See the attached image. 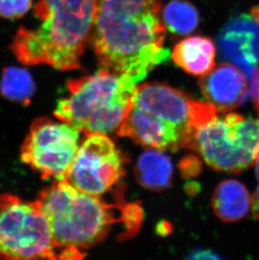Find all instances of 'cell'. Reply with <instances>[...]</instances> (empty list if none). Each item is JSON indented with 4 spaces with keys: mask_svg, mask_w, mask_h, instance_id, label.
I'll return each mask as SVG.
<instances>
[{
    "mask_svg": "<svg viewBox=\"0 0 259 260\" xmlns=\"http://www.w3.org/2000/svg\"><path fill=\"white\" fill-rule=\"evenodd\" d=\"M91 37L101 69L138 82L170 56L160 0H95Z\"/></svg>",
    "mask_w": 259,
    "mask_h": 260,
    "instance_id": "cell-1",
    "label": "cell"
},
{
    "mask_svg": "<svg viewBox=\"0 0 259 260\" xmlns=\"http://www.w3.org/2000/svg\"><path fill=\"white\" fill-rule=\"evenodd\" d=\"M37 202L49 222L57 259L83 258V249L102 242L115 224H125L132 236L142 221V210L136 204L106 203L66 179L43 189Z\"/></svg>",
    "mask_w": 259,
    "mask_h": 260,
    "instance_id": "cell-2",
    "label": "cell"
},
{
    "mask_svg": "<svg viewBox=\"0 0 259 260\" xmlns=\"http://www.w3.org/2000/svg\"><path fill=\"white\" fill-rule=\"evenodd\" d=\"M95 0H39L37 29L21 27L10 49L25 65L47 64L60 71L81 69L80 58L93 29Z\"/></svg>",
    "mask_w": 259,
    "mask_h": 260,
    "instance_id": "cell-3",
    "label": "cell"
},
{
    "mask_svg": "<svg viewBox=\"0 0 259 260\" xmlns=\"http://www.w3.org/2000/svg\"><path fill=\"white\" fill-rule=\"evenodd\" d=\"M209 108V104L191 100L176 88L146 83L136 88L117 134L145 147L175 151L188 144Z\"/></svg>",
    "mask_w": 259,
    "mask_h": 260,
    "instance_id": "cell-4",
    "label": "cell"
},
{
    "mask_svg": "<svg viewBox=\"0 0 259 260\" xmlns=\"http://www.w3.org/2000/svg\"><path fill=\"white\" fill-rule=\"evenodd\" d=\"M139 82L128 74L101 69L68 83L69 94L57 102L54 116L86 134L117 132Z\"/></svg>",
    "mask_w": 259,
    "mask_h": 260,
    "instance_id": "cell-5",
    "label": "cell"
},
{
    "mask_svg": "<svg viewBox=\"0 0 259 260\" xmlns=\"http://www.w3.org/2000/svg\"><path fill=\"white\" fill-rule=\"evenodd\" d=\"M258 144V119L216 114L196 128L186 148L199 152L215 170L240 173L253 165Z\"/></svg>",
    "mask_w": 259,
    "mask_h": 260,
    "instance_id": "cell-6",
    "label": "cell"
},
{
    "mask_svg": "<svg viewBox=\"0 0 259 260\" xmlns=\"http://www.w3.org/2000/svg\"><path fill=\"white\" fill-rule=\"evenodd\" d=\"M0 258L57 259L49 222L37 200L0 196Z\"/></svg>",
    "mask_w": 259,
    "mask_h": 260,
    "instance_id": "cell-7",
    "label": "cell"
},
{
    "mask_svg": "<svg viewBox=\"0 0 259 260\" xmlns=\"http://www.w3.org/2000/svg\"><path fill=\"white\" fill-rule=\"evenodd\" d=\"M79 133L63 121L36 119L21 146V161L39 173L42 179H65L79 147Z\"/></svg>",
    "mask_w": 259,
    "mask_h": 260,
    "instance_id": "cell-8",
    "label": "cell"
},
{
    "mask_svg": "<svg viewBox=\"0 0 259 260\" xmlns=\"http://www.w3.org/2000/svg\"><path fill=\"white\" fill-rule=\"evenodd\" d=\"M124 158L115 143L102 133L87 134L67 174L80 191L101 197L124 174Z\"/></svg>",
    "mask_w": 259,
    "mask_h": 260,
    "instance_id": "cell-9",
    "label": "cell"
},
{
    "mask_svg": "<svg viewBox=\"0 0 259 260\" xmlns=\"http://www.w3.org/2000/svg\"><path fill=\"white\" fill-rule=\"evenodd\" d=\"M218 44L222 57L251 79L259 63V7L232 20Z\"/></svg>",
    "mask_w": 259,
    "mask_h": 260,
    "instance_id": "cell-10",
    "label": "cell"
},
{
    "mask_svg": "<svg viewBox=\"0 0 259 260\" xmlns=\"http://www.w3.org/2000/svg\"><path fill=\"white\" fill-rule=\"evenodd\" d=\"M199 84L207 102L223 113L239 107L247 98V79L231 64L213 68L202 75Z\"/></svg>",
    "mask_w": 259,
    "mask_h": 260,
    "instance_id": "cell-11",
    "label": "cell"
},
{
    "mask_svg": "<svg viewBox=\"0 0 259 260\" xmlns=\"http://www.w3.org/2000/svg\"><path fill=\"white\" fill-rule=\"evenodd\" d=\"M172 57L188 74L204 75L215 67V47L206 37H188L175 46Z\"/></svg>",
    "mask_w": 259,
    "mask_h": 260,
    "instance_id": "cell-12",
    "label": "cell"
},
{
    "mask_svg": "<svg viewBox=\"0 0 259 260\" xmlns=\"http://www.w3.org/2000/svg\"><path fill=\"white\" fill-rule=\"evenodd\" d=\"M212 207L224 221H237L244 218L252 206L247 188L241 182L228 179L221 182L212 197Z\"/></svg>",
    "mask_w": 259,
    "mask_h": 260,
    "instance_id": "cell-13",
    "label": "cell"
},
{
    "mask_svg": "<svg viewBox=\"0 0 259 260\" xmlns=\"http://www.w3.org/2000/svg\"><path fill=\"white\" fill-rule=\"evenodd\" d=\"M173 162L161 150L150 148L143 152L137 161L135 174L138 183L147 189L160 191L171 183Z\"/></svg>",
    "mask_w": 259,
    "mask_h": 260,
    "instance_id": "cell-14",
    "label": "cell"
},
{
    "mask_svg": "<svg viewBox=\"0 0 259 260\" xmlns=\"http://www.w3.org/2000/svg\"><path fill=\"white\" fill-rule=\"evenodd\" d=\"M36 90V84L26 69L10 67L3 72L0 91L10 101L29 104Z\"/></svg>",
    "mask_w": 259,
    "mask_h": 260,
    "instance_id": "cell-15",
    "label": "cell"
},
{
    "mask_svg": "<svg viewBox=\"0 0 259 260\" xmlns=\"http://www.w3.org/2000/svg\"><path fill=\"white\" fill-rule=\"evenodd\" d=\"M163 20L174 34H189L198 26L199 13L190 3L173 0L164 8Z\"/></svg>",
    "mask_w": 259,
    "mask_h": 260,
    "instance_id": "cell-16",
    "label": "cell"
},
{
    "mask_svg": "<svg viewBox=\"0 0 259 260\" xmlns=\"http://www.w3.org/2000/svg\"><path fill=\"white\" fill-rule=\"evenodd\" d=\"M31 5L32 0H0V17L8 20L23 17Z\"/></svg>",
    "mask_w": 259,
    "mask_h": 260,
    "instance_id": "cell-17",
    "label": "cell"
},
{
    "mask_svg": "<svg viewBox=\"0 0 259 260\" xmlns=\"http://www.w3.org/2000/svg\"><path fill=\"white\" fill-rule=\"evenodd\" d=\"M255 161H256V174L257 177V187L252 200V211L255 218L259 220V144L255 151Z\"/></svg>",
    "mask_w": 259,
    "mask_h": 260,
    "instance_id": "cell-18",
    "label": "cell"
},
{
    "mask_svg": "<svg viewBox=\"0 0 259 260\" xmlns=\"http://www.w3.org/2000/svg\"><path fill=\"white\" fill-rule=\"evenodd\" d=\"M188 258L191 259H219L220 257L212 251L198 249V250L193 251Z\"/></svg>",
    "mask_w": 259,
    "mask_h": 260,
    "instance_id": "cell-19",
    "label": "cell"
},
{
    "mask_svg": "<svg viewBox=\"0 0 259 260\" xmlns=\"http://www.w3.org/2000/svg\"><path fill=\"white\" fill-rule=\"evenodd\" d=\"M251 93L259 111V69H256L251 78Z\"/></svg>",
    "mask_w": 259,
    "mask_h": 260,
    "instance_id": "cell-20",
    "label": "cell"
},
{
    "mask_svg": "<svg viewBox=\"0 0 259 260\" xmlns=\"http://www.w3.org/2000/svg\"><path fill=\"white\" fill-rule=\"evenodd\" d=\"M198 161L196 159H187L185 161H183V165L181 166L182 172L183 174H188V175H193V173L196 172L197 168L199 167L197 165Z\"/></svg>",
    "mask_w": 259,
    "mask_h": 260,
    "instance_id": "cell-21",
    "label": "cell"
}]
</instances>
